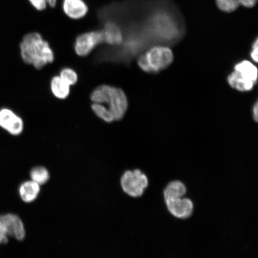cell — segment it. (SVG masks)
Returning <instances> with one entry per match:
<instances>
[{"label": "cell", "mask_w": 258, "mask_h": 258, "mask_svg": "<svg viewBox=\"0 0 258 258\" xmlns=\"http://www.w3.org/2000/svg\"><path fill=\"white\" fill-rule=\"evenodd\" d=\"M21 54L24 62L40 69L53 62L54 53L48 42L38 32L25 35L20 44Z\"/></svg>", "instance_id": "1"}, {"label": "cell", "mask_w": 258, "mask_h": 258, "mask_svg": "<svg viewBox=\"0 0 258 258\" xmlns=\"http://www.w3.org/2000/svg\"><path fill=\"white\" fill-rule=\"evenodd\" d=\"M90 98L93 103L107 105L105 106L111 112L115 121L121 120L127 111V96L120 88L101 85L93 90Z\"/></svg>", "instance_id": "2"}, {"label": "cell", "mask_w": 258, "mask_h": 258, "mask_svg": "<svg viewBox=\"0 0 258 258\" xmlns=\"http://www.w3.org/2000/svg\"><path fill=\"white\" fill-rule=\"evenodd\" d=\"M172 50L167 46L159 45L151 47L139 57V67L147 73H158L165 70L173 62Z\"/></svg>", "instance_id": "3"}, {"label": "cell", "mask_w": 258, "mask_h": 258, "mask_svg": "<svg viewBox=\"0 0 258 258\" xmlns=\"http://www.w3.org/2000/svg\"><path fill=\"white\" fill-rule=\"evenodd\" d=\"M123 191L132 198L143 196L149 185V179L146 174L140 169L128 170L122 174L120 180Z\"/></svg>", "instance_id": "4"}, {"label": "cell", "mask_w": 258, "mask_h": 258, "mask_svg": "<svg viewBox=\"0 0 258 258\" xmlns=\"http://www.w3.org/2000/svg\"><path fill=\"white\" fill-rule=\"evenodd\" d=\"M104 42V35L102 30L86 32L77 37L74 43V49L79 56H86Z\"/></svg>", "instance_id": "5"}, {"label": "cell", "mask_w": 258, "mask_h": 258, "mask_svg": "<svg viewBox=\"0 0 258 258\" xmlns=\"http://www.w3.org/2000/svg\"><path fill=\"white\" fill-rule=\"evenodd\" d=\"M167 211L173 217L186 219L191 217L194 212V203L187 197L164 200Z\"/></svg>", "instance_id": "6"}, {"label": "cell", "mask_w": 258, "mask_h": 258, "mask_svg": "<svg viewBox=\"0 0 258 258\" xmlns=\"http://www.w3.org/2000/svg\"><path fill=\"white\" fill-rule=\"evenodd\" d=\"M0 127L12 135H20L24 131V121L11 109H0Z\"/></svg>", "instance_id": "7"}, {"label": "cell", "mask_w": 258, "mask_h": 258, "mask_svg": "<svg viewBox=\"0 0 258 258\" xmlns=\"http://www.w3.org/2000/svg\"><path fill=\"white\" fill-rule=\"evenodd\" d=\"M0 220L4 225L8 236L15 237L18 240L24 239L25 236L24 225L18 216L11 214L0 215Z\"/></svg>", "instance_id": "8"}, {"label": "cell", "mask_w": 258, "mask_h": 258, "mask_svg": "<svg viewBox=\"0 0 258 258\" xmlns=\"http://www.w3.org/2000/svg\"><path fill=\"white\" fill-rule=\"evenodd\" d=\"M62 9L68 17L76 20L85 17L89 11L83 0H63Z\"/></svg>", "instance_id": "9"}, {"label": "cell", "mask_w": 258, "mask_h": 258, "mask_svg": "<svg viewBox=\"0 0 258 258\" xmlns=\"http://www.w3.org/2000/svg\"><path fill=\"white\" fill-rule=\"evenodd\" d=\"M186 186L180 180H171L167 183L163 191L164 200L182 198L186 196Z\"/></svg>", "instance_id": "10"}, {"label": "cell", "mask_w": 258, "mask_h": 258, "mask_svg": "<svg viewBox=\"0 0 258 258\" xmlns=\"http://www.w3.org/2000/svg\"><path fill=\"white\" fill-rule=\"evenodd\" d=\"M227 82L232 88L243 92L251 91L256 84L242 77L234 70L228 76Z\"/></svg>", "instance_id": "11"}, {"label": "cell", "mask_w": 258, "mask_h": 258, "mask_svg": "<svg viewBox=\"0 0 258 258\" xmlns=\"http://www.w3.org/2000/svg\"><path fill=\"white\" fill-rule=\"evenodd\" d=\"M106 43L110 45H119L123 41V36L120 26L115 22H109L105 24L102 30Z\"/></svg>", "instance_id": "12"}, {"label": "cell", "mask_w": 258, "mask_h": 258, "mask_svg": "<svg viewBox=\"0 0 258 258\" xmlns=\"http://www.w3.org/2000/svg\"><path fill=\"white\" fill-rule=\"evenodd\" d=\"M215 2L221 11L231 13L236 11L240 6L247 8H253L256 5L257 0H215Z\"/></svg>", "instance_id": "13"}, {"label": "cell", "mask_w": 258, "mask_h": 258, "mask_svg": "<svg viewBox=\"0 0 258 258\" xmlns=\"http://www.w3.org/2000/svg\"><path fill=\"white\" fill-rule=\"evenodd\" d=\"M40 191V185L38 183L29 180L22 183L19 187V195L24 202L31 203L37 198Z\"/></svg>", "instance_id": "14"}, {"label": "cell", "mask_w": 258, "mask_h": 258, "mask_svg": "<svg viewBox=\"0 0 258 258\" xmlns=\"http://www.w3.org/2000/svg\"><path fill=\"white\" fill-rule=\"evenodd\" d=\"M234 71L242 77L256 83L258 72L257 67L249 60H244L235 64Z\"/></svg>", "instance_id": "15"}, {"label": "cell", "mask_w": 258, "mask_h": 258, "mask_svg": "<svg viewBox=\"0 0 258 258\" xmlns=\"http://www.w3.org/2000/svg\"><path fill=\"white\" fill-rule=\"evenodd\" d=\"M70 86L59 76H54L51 80L50 88L53 95L59 99H64L69 96Z\"/></svg>", "instance_id": "16"}, {"label": "cell", "mask_w": 258, "mask_h": 258, "mask_svg": "<svg viewBox=\"0 0 258 258\" xmlns=\"http://www.w3.org/2000/svg\"><path fill=\"white\" fill-rule=\"evenodd\" d=\"M30 176L32 181L38 185H43L49 179V173L44 167L37 166L31 170Z\"/></svg>", "instance_id": "17"}, {"label": "cell", "mask_w": 258, "mask_h": 258, "mask_svg": "<svg viewBox=\"0 0 258 258\" xmlns=\"http://www.w3.org/2000/svg\"><path fill=\"white\" fill-rule=\"evenodd\" d=\"M92 108L95 114L105 122H111L115 121L111 112L104 105L93 103Z\"/></svg>", "instance_id": "18"}, {"label": "cell", "mask_w": 258, "mask_h": 258, "mask_svg": "<svg viewBox=\"0 0 258 258\" xmlns=\"http://www.w3.org/2000/svg\"><path fill=\"white\" fill-rule=\"evenodd\" d=\"M59 76L70 86L75 85L78 80L77 73L73 69L66 68L61 71Z\"/></svg>", "instance_id": "19"}, {"label": "cell", "mask_w": 258, "mask_h": 258, "mask_svg": "<svg viewBox=\"0 0 258 258\" xmlns=\"http://www.w3.org/2000/svg\"><path fill=\"white\" fill-rule=\"evenodd\" d=\"M32 7L38 11H43L47 8V0H29Z\"/></svg>", "instance_id": "20"}, {"label": "cell", "mask_w": 258, "mask_h": 258, "mask_svg": "<svg viewBox=\"0 0 258 258\" xmlns=\"http://www.w3.org/2000/svg\"><path fill=\"white\" fill-rule=\"evenodd\" d=\"M9 241V236L6 232L4 225L0 220V244L7 243Z\"/></svg>", "instance_id": "21"}, {"label": "cell", "mask_w": 258, "mask_h": 258, "mask_svg": "<svg viewBox=\"0 0 258 258\" xmlns=\"http://www.w3.org/2000/svg\"><path fill=\"white\" fill-rule=\"evenodd\" d=\"M257 44H258V41H257V39L256 38V39L255 40H254V41L253 42V43L252 44V47H251V51H250V57L251 58V59L253 60V61H254V63H257V60H258V56H257V54H258V46H257Z\"/></svg>", "instance_id": "22"}, {"label": "cell", "mask_w": 258, "mask_h": 258, "mask_svg": "<svg viewBox=\"0 0 258 258\" xmlns=\"http://www.w3.org/2000/svg\"><path fill=\"white\" fill-rule=\"evenodd\" d=\"M252 116L254 121H257L258 119V104L257 102L253 105L252 108Z\"/></svg>", "instance_id": "23"}, {"label": "cell", "mask_w": 258, "mask_h": 258, "mask_svg": "<svg viewBox=\"0 0 258 258\" xmlns=\"http://www.w3.org/2000/svg\"><path fill=\"white\" fill-rule=\"evenodd\" d=\"M57 0H47V5H49L50 7H55Z\"/></svg>", "instance_id": "24"}, {"label": "cell", "mask_w": 258, "mask_h": 258, "mask_svg": "<svg viewBox=\"0 0 258 258\" xmlns=\"http://www.w3.org/2000/svg\"><path fill=\"white\" fill-rule=\"evenodd\" d=\"M253 252H255V251H253ZM247 253H250V252H247ZM227 254H231V253H227Z\"/></svg>", "instance_id": "25"}]
</instances>
